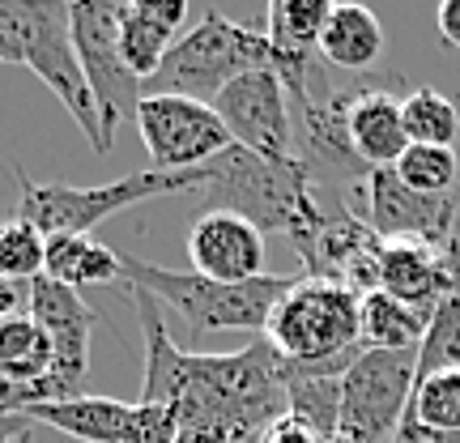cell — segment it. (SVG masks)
Segmentation results:
<instances>
[{"label":"cell","instance_id":"cell-1","mask_svg":"<svg viewBox=\"0 0 460 443\" xmlns=\"http://www.w3.org/2000/svg\"><path fill=\"white\" fill-rule=\"evenodd\" d=\"M132 303L146 337L141 401L175 405L180 443H256L290 413V362L269 341L234 354H188L171 341L158 298L132 286Z\"/></svg>","mask_w":460,"mask_h":443},{"label":"cell","instance_id":"cell-2","mask_svg":"<svg viewBox=\"0 0 460 443\" xmlns=\"http://www.w3.org/2000/svg\"><path fill=\"white\" fill-rule=\"evenodd\" d=\"M197 192L209 209L247 217L256 230L286 235L290 244L312 235L329 214V205L320 200V183L303 158L269 163L239 146H230L214 163H205V183Z\"/></svg>","mask_w":460,"mask_h":443},{"label":"cell","instance_id":"cell-3","mask_svg":"<svg viewBox=\"0 0 460 443\" xmlns=\"http://www.w3.org/2000/svg\"><path fill=\"white\" fill-rule=\"evenodd\" d=\"M0 65L31 68L48 85L68 120L85 132L94 154H107L94 94L85 85L82 60L73 48L65 0H0Z\"/></svg>","mask_w":460,"mask_h":443},{"label":"cell","instance_id":"cell-4","mask_svg":"<svg viewBox=\"0 0 460 443\" xmlns=\"http://www.w3.org/2000/svg\"><path fill=\"white\" fill-rule=\"evenodd\" d=\"M119 278L137 290H149L163 307L180 312L192 332H264L281 295L295 286V278H273V273L243 286H226L200 273H175L163 264H149L128 252H119Z\"/></svg>","mask_w":460,"mask_h":443},{"label":"cell","instance_id":"cell-5","mask_svg":"<svg viewBox=\"0 0 460 443\" xmlns=\"http://www.w3.org/2000/svg\"><path fill=\"white\" fill-rule=\"evenodd\" d=\"M256 68H273L269 34L209 9L192 31H183L171 43L163 68L146 82V94H183L197 102H214L230 82Z\"/></svg>","mask_w":460,"mask_h":443},{"label":"cell","instance_id":"cell-6","mask_svg":"<svg viewBox=\"0 0 460 443\" xmlns=\"http://www.w3.org/2000/svg\"><path fill=\"white\" fill-rule=\"evenodd\" d=\"M17 192H22V209L34 230H43L48 239L56 235H90V230L107 222V217L124 214L132 205H146L154 197H171V192H197L205 183V166L197 171H132L115 183H94V188H73V183H34L22 166H13Z\"/></svg>","mask_w":460,"mask_h":443},{"label":"cell","instance_id":"cell-7","mask_svg":"<svg viewBox=\"0 0 460 443\" xmlns=\"http://www.w3.org/2000/svg\"><path fill=\"white\" fill-rule=\"evenodd\" d=\"M264 341L295 367L362 359V295L341 281L295 278L269 315Z\"/></svg>","mask_w":460,"mask_h":443},{"label":"cell","instance_id":"cell-8","mask_svg":"<svg viewBox=\"0 0 460 443\" xmlns=\"http://www.w3.org/2000/svg\"><path fill=\"white\" fill-rule=\"evenodd\" d=\"M119 17H124V0H68L73 48H77L85 85H90L94 107H99L107 154L115 146V132L124 124V115L137 120V107L146 99V82L119 56Z\"/></svg>","mask_w":460,"mask_h":443},{"label":"cell","instance_id":"cell-9","mask_svg":"<svg viewBox=\"0 0 460 443\" xmlns=\"http://www.w3.org/2000/svg\"><path fill=\"white\" fill-rule=\"evenodd\" d=\"M418 350H367L341 379V427L332 443H388L405 422Z\"/></svg>","mask_w":460,"mask_h":443},{"label":"cell","instance_id":"cell-10","mask_svg":"<svg viewBox=\"0 0 460 443\" xmlns=\"http://www.w3.org/2000/svg\"><path fill=\"white\" fill-rule=\"evenodd\" d=\"M137 132L154 171H197L234 146L214 107L183 94H146L137 107Z\"/></svg>","mask_w":460,"mask_h":443},{"label":"cell","instance_id":"cell-11","mask_svg":"<svg viewBox=\"0 0 460 443\" xmlns=\"http://www.w3.org/2000/svg\"><path fill=\"white\" fill-rule=\"evenodd\" d=\"M217 120L226 124L230 141L256 158L269 163H290L298 158V137L290 120V94L273 68H256L239 82H230L214 102Z\"/></svg>","mask_w":460,"mask_h":443},{"label":"cell","instance_id":"cell-12","mask_svg":"<svg viewBox=\"0 0 460 443\" xmlns=\"http://www.w3.org/2000/svg\"><path fill=\"white\" fill-rule=\"evenodd\" d=\"M354 197H358L354 214L376 230L384 244L388 239H418V244L430 247H447L460 217V192H447V197L413 192L410 183L396 180L393 166L371 171Z\"/></svg>","mask_w":460,"mask_h":443},{"label":"cell","instance_id":"cell-13","mask_svg":"<svg viewBox=\"0 0 460 443\" xmlns=\"http://www.w3.org/2000/svg\"><path fill=\"white\" fill-rule=\"evenodd\" d=\"M39 329L51 341V384L60 388V401L90 396V332H94V307L85 303L73 286H60L51 278L31 281V307H26Z\"/></svg>","mask_w":460,"mask_h":443},{"label":"cell","instance_id":"cell-14","mask_svg":"<svg viewBox=\"0 0 460 443\" xmlns=\"http://www.w3.org/2000/svg\"><path fill=\"white\" fill-rule=\"evenodd\" d=\"M290 247L298 252V261L307 269L303 278L341 281L354 295L379 290V252H384V239L349 205L329 209L312 235H303Z\"/></svg>","mask_w":460,"mask_h":443},{"label":"cell","instance_id":"cell-15","mask_svg":"<svg viewBox=\"0 0 460 443\" xmlns=\"http://www.w3.org/2000/svg\"><path fill=\"white\" fill-rule=\"evenodd\" d=\"M188 261L192 273L226 286L264 278V230H256L247 217L205 209L188 226Z\"/></svg>","mask_w":460,"mask_h":443},{"label":"cell","instance_id":"cell-16","mask_svg":"<svg viewBox=\"0 0 460 443\" xmlns=\"http://www.w3.org/2000/svg\"><path fill=\"white\" fill-rule=\"evenodd\" d=\"M329 0H273L264 9L273 73L281 77L286 94L295 102L307 99V90L315 82V51H320V31L329 22Z\"/></svg>","mask_w":460,"mask_h":443},{"label":"cell","instance_id":"cell-17","mask_svg":"<svg viewBox=\"0 0 460 443\" xmlns=\"http://www.w3.org/2000/svg\"><path fill=\"white\" fill-rule=\"evenodd\" d=\"M405 94H396L393 85H354V102H349V146L358 154L367 171H384L396 166L401 154L410 149V132H405V111H401Z\"/></svg>","mask_w":460,"mask_h":443},{"label":"cell","instance_id":"cell-18","mask_svg":"<svg viewBox=\"0 0 460 443\" xmlns=\"http://www.w3.org/2000/svg\"><path fill=\"white\" fill-rule=\"evenodd\" d=\"M183 22H188V4L183 0H124L119 56L141 82H149L163 68L166 51H171Z\"/></svg>","mask_w":460,"mask_h":443},{"label":"cell","instance_id":"cell-19","mask_svg":"<svg viewBox=\"0 0 460 443\" xmlns=\"http://www.w3.org/2000/svg\"><path fill=\"white\" fill-rule=\"evenodd\" d=\"M39 427H51L77 443H124L132 405L115 396H77V401H56L26 413Z\"/></svg>","mask_w":460,"mask_h":443},{"label":"cell","instance_id":"cell-20","mask_svg":"<svg viewBox=\"0 0 460 443\" xmlns=\"http://www.w3.org/2000/svg\"><path fill=\"white\" fill-rule=\"evenodd\" d=\"M320 56L345 73H371L384 56V26L367 4H332L320 31Z\"/></svg>","mask_w":460,"mask_h":443},{"label":"cell","instance_id":"cell-21","mask_svg":"<svg viewBox=\"0 0 460 443\" xmlns=\"http://www.w3.org/2000/svg\"><path fill=\"white\" fill-rule=\"evenodd\" d=\"M43 278L60 281V286H99V281L119 278V252L99 244L94 235H56L48 239V264Z\"/></svg>","mask_w":460,"mask_h":443},{"label":"cell","instance_id":"cell-22","mask_svg":"<svg viewBox=\"0 0 460 443\" xmlns=\"http://www.w3.org/2000/svg\"><path fill=\"white\" fill-rule=\"evenodd\" d=\"M435 312H418L401 298L371 290L362 295V345L367 350H418Z\"/></svg>","mask_w":460,"mask_h":443},{"label":"cell","instance_id":"cell-23","mask_svg":"<svg viewBox=\"0 0 460 443\" xmlns=\"http://www.w3.org/2000/svg\"><path fill=\"white\" fill-rule=\"evenodd\" d=\"M341 379L345 376H329V371L290 362V413L312 430H320L329 443L341 427Z\"/></svg>","mask_w":460,"mask_h":443},{"label":"cell","instance_id":"cell-24","mask_svg":"<svg viewBox=\"0 0 460 443\" xmlns=\"http://www.w3.org/2000/svg\"><path fill=\"white\" fill-rule=\"evenodd\" d=\"M405 111V132H410V146H444L452 149L460 137V111L456 99L444 94V90H430V85H418L405 94L401 102Z\"/></svg>","mask_w":460,"mask_h":443},{"label":"cell","instance_id":"cell-25","mask_svg":"<svg viewBox=\"0 0 460 443\" xmlns=\"http://www.w3.org/2000/svg\"><path fill=\"white\" fill-rule=\"evenodd\" d=\"M0 371L26 384L51 376V341L31 315L0 320Z\"/></svg>","mask_w":460,"mask_h":443},{"label":"cell","instance_id":"cell-26","mask_svg":"<svg viewBox=\"0 0 460 443\" xmlns=\"http://www.w3.org/2000/svg\"><path fill=\"white\" fill-rule=\"evenodd\" d=\"M439 371H460V281L444 295V303L430 315V329L418 345V379H430Z\"/></svg>","mask_w":460,"mask_h":443},{"label":"cell","instance_id":"cell-27","mask_svg":"<svg viewBox=\"0 0 460 443\" xmlns=\"http://www.w3.org/2000/svg\"><path fill=\"white\" fill-rule=\"evenodd\" d=\"M393 171H396V180L410 183L413 192L447 197L460 180V158H456V149H444V146H410Z\"/></svg>","mask_w":460,"mask_h":443},{"label":"cell","instance_id":"cell-28","mask_svg":"<svg viewBox=\"0 0 460 443\" xmlns=\"http://www.w3.org/2000/svg\"><path fill=\"white\" fill-rule=\"evenodd\" d=\"M43 264H48V235L34 230L26 217H9L0 226V278L34 281L43 278Z\"/></svg>","mask_w":460,"mask_h":443},{"label":"cell","instance_id":"cell-29","mask_svg":"<svg viewBox=\"0 0 460 443\" xmlns=\"http://www.w3.org/2000/svg\"><path fill=\"white\" fill-rule=\"evenodd\" d=\"M124 443H180V413L175 405L158 401H132V418Z\"/></svg>","mask_w":460,"mask_h":443},{"label":"cell","instance_id":"cell-30","mask_svg":"<svg viewBox=\"0 0 460 443\" xmlns=\"http://www.w3.org/2000/svg\"><path fill=\"white\" fill-rule=\"evenodd\" d=\"M261 443H329L320 430H312L307 422H298L295 413H286V418H278L273 427L261 435Z\"/></svg>","mask_w":460,"mask_h":443},{"label":"cell","instance_id":"cell-31","mask_svg":"<svg viewBox=\"0 0 460 443\" xmlns=\"http://www.w3.org/2000/svg\"><path fill=\"white\" fill-rule=\"evenodd\" d=\"M26 307H31V281L0 278V320H13L17 312L26 315Z\"/></svg>","mask_w":460,"mask_h":443},{"label":"cell","instance_id":"cell-32","mask_svg":"<svg viewBox=\"0 0 460 443\" xmlns=\"http://www.w3.org/2000/svg\"><path fill=\"white\" fill-rule=\"evenodd\" d=\"M435 22H439V39L447 48H460V0H444Z\"/></svg>","mask_w":460,"mask_h":443},{"label":"cell","instance_id":"cell-33","mask_svg":"<svg viewBox=\"0 0 460 443\" xmlns=\"http://www.w3.org/2000/svg\"><path fill=\"white\" fill-rule=\"evenodd\" d=\"M0 443H34L31 418H0Z\"/></svg>","mask_w":460,"mask_h":443},{"label":"cell","instance_id":"cell-34","mask_svg":"<svg viewBox=\"0 0 460 443\" xmlns=\"http://www.w3.org/2000/svg\"><path fill=\"white\" fill-rule=\"evenodd\" d=\"M422 443H460V430H439V435H427Z\"/></svg>","mask_w":460,"mask_h":443}]
</instances>
